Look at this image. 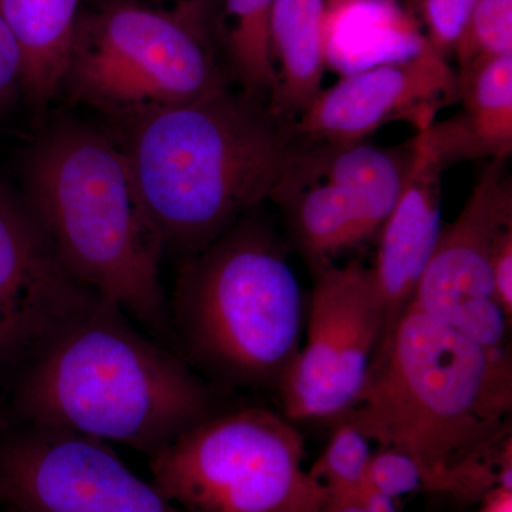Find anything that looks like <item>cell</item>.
Returning <instances> with one entry per match:
<instances>
[{"mask_svg":"<svg viewBox=\"0 0 512 512\" xmlns=\"http://www.w3.org/2000/svg\"><path fill=\"white\" fill-rule=\"evenodd\" d=\"M97 298L35 353L20 390L36 426L148 456L215 413L207 384Z\"/></svg>","mask_w":512,"mask_h":512,"instance_id":"obj_3","label":"cell"},{"mask_svg":"<svg viewBox=\"0 0 512 512\" xmlns=\"http://www.w3.org/2000/svg\"><path fill=\"white\" fill-rule=\"evenodd\" d=\"M315 512H383L367 503L362 493L350 497H326Z\"/></svg>","mask_w":512,"mask_h":512,"instance_id":"obj_28","label":"cell"},{"mask_svg":"<svg viewBox=\"0 0 512 512\" xmlns=\"http://www.w3.org/2000/svg\"><path fill=\"white\" fill-rule=\"evenodd\" d=\"M508 158H493L456 220L441 228L412 305L484 348L511 355V322L493 295L491 261L512 229Z\"/></svg>","mask_w":512,"mask_h":512,"instance_id":"obj_9","label":"cell"},{"mask_svg":"<svg viewBox=\"0 0 512 512\" xmlns=\"http://www.w3.org/2000/svg\"><path fill=\"white\" fill-rule=\"evenodd\" d=\"M366 487L397 501L424 490L423 473L412 457L392 447L373 451L367 468Z\"/></svg>","mask_w":512,"mask_h":512,"instance_id":"obj_23","label":"cell"},{"mask_svg":"<svg viewBox=\"0 0 512 512\" xmlns=\"http://www.w3.org/2000/svg\"><path fill=\"white\" fill-rule=\"evenodd\" d=\"M293 229L313 274L333 265V258L379 231L355 195L329 183L299 195Z\"/></svg>","mask_w":512,"mask_h":512,"instance_id":"obj_19","label":"cell"},{"mask_svg":"<svg viewBox=\"0 0 512 512\" xmlns=\"http://www.w3.org/2000/svg\"><path fill=\"white\" fill-rule=\"evenodd\" d=\"M326 0H275L271 16L272 60L279 63L269 109L281 119L302 114L320 93L326 57Z\"/></svg>","mask_w":512,"mask_h":512,"instance_id":"obj_17","label":"cell"},{"mask_svg":"<svg viewBox=\"0 0 512 512\" xmlns=\"http://www.w3.org/2000/svg\"><path fill=\"white\" fill-rule=\"evenodd\" d=\"M0 493L18 512H185L103 441L45 426L0 453Z\"/></svg>","mask_w":512,"mask_h":512,"instance_id":"obj_10","label":"cell"},{"mask_svg":"<svg viewBox=\"0 0 512 512\" xmlns=\"http://www.w3.org/2000/svg\"><path fill=\"white\" fill-rule=\"evenodd\" d=\"M457 96L458 77L429 43L410 59L350 74L320 90L293 131L320 144L359 143L396 120L412 121L421 131Z\"/></svg>","mask_w":512,"mask_h":512,"instance_id":"obj_12","label":"cell"},{"mask_svg":"<svg viewBox=\"0 0 512 512\" xmlns=\"http://www.w3.org/2000/svg\"><path fill=\"white\" fill-rule=\"evenodd\" d=\"M154 485L185 512H315L301 431L264 407L212 413L150 456Z\"/></svg>","mask_w":512,"mask_h":512,"instance_id":"obj_7","label":"cell"},{"mask_svg":"<svg viewBox=\"0 0 512 512\" xmlns=\"http://www.w3.org/2000/svg\"><path fill=\"white\" fill-rule=\"evenodd\" d=\"M474 3L476 0H424L430 29L429 43L441 55L444 56V52L460 42Z\"/></svg>","mask_w":512,"mask_h":512,"instance_id":"obj_24","label":"cell"},{"mask_svg":"<svg viewBox=\"0 0 512 512\" xmlns=\"http://www.w3.org/2000/svg\"><path fill=\"white\" fill-rule=\"evenodd\" d=\"M511 414L512 355L410 306L340 420L412 457L424 491L480 504L495 488H512Z\"/></svg>","mask_w":512,"mask_h":512,"instance_id":"obj_1","label":"cell"},{"mask_svg":"<svg viewBox=\"0 0 512 512\" xmlns=\"http://www.w3.org/2000/svg\"><path fill=\"white\" fill-rule=\"evenodd\" d=\"M443 168L424 128L413 140L412 163L399 201L380 228L379 251L372 268L384 312L380 346L412 305L421 275L439 241L443 228L440 211Z\"/></svg>","mask_w":512,"mask_h":512,"instance_id":"obj_13","label":"cell"},{"mask_svg":"<svg viewBox=\"0 0 512 512\" xmlns=\"http://www.w3.org/2000/svg\"><path fill=\"white\" fill-rule=\"evenodd\" d=\"M323 45L326 64L350 76L419 55L429 40L394 0H330Z\"/></svg>","mask_w":512,"mask_h":512,"instance_id":"obj_15","label":"cell"},{"mask_svg":"<svg viewBox=\"0 0 512 512\" xmlns=\"http://www.w3.org/2000/svg\"><path fill=\"white\" fill-rule=\"evenodd\" d=\"M80 0H0V16L18 42L22 93L36 111L62 89L79 25Z\"/></svg>","mask_w":512,"mask_h":512,"instance_id":"obj_16","label":"cell"},{"mask_svg":"<svg viewBox=\"0 0 512 512\" xmlns=\"http://www.w3.org/2000/svg\"><path fill=\"white\" fill-rule=\"evenodd\" d=\"M323 153H308L292 158L285 180L299 175H325L326 183L355 195L377 228L393 211L402 194L413 157V140L404 151L383 150L366 144H326Z\"/></svg>","mask_w":512,"mask_h":512,"instance_id":"obj_18","label":"cell"},{"mask_svg":"<svg viewBox=\"0 0 512 512\" xmlns=\"http://www.w3.org/2000/svg\"><path fill=\"white\" fill-rule=\"evenodd\" d=\"M124 2L138 3L140 0H124ZM146 2H150L148 8L201 20L202 0H144L141 5H146Z\"/></svg>","mask_w":512,"mask_h":512,"instance_id":"obj_27","label":"cell"},{"mask_svg":"<svg viewBox=\"0 0 512 512\" xmlns=\"http://www.w3.org/2000/svg\"><path fill=\"white\" fill-rule=\"evenodd\" d=\"M456 47L461 72L477 60L512 55V0H476Z\"/></svg>","mask_w":512,"mask_h":512,"instance_id":"obj_22","label":"cell"},{"mask_svg":"<svg viewBox=\"0 0 512 512\" xmlns=\"http://www.w3.org/2000/svg\"><path fill=\"white\" fill-rule=\"evenodd\" d=\"M23 60L18 42L0 16V104L22 92Z\"/></svg>","mask_w":512,"mask_h":512,"instance_id":"obj_25","label":"cell"},{"mask_svg":"<svg viewBox=\"0 0 512 512\" xmlns=\"http://www.w3.org/2000/svg\"><path fill=\"white\" fill-rule=\"evenodd\" d=\"M275 0H225L228 50L241 90L269 103L276 86L271 50Z\"/></svg>","mask_w":512,"mask_h":512,"instance_id":"obj_20","label":"cell"},{"mask_svg":"<svg viewBox=\"0 0 512 512\" xmlns=\"http://www.w3.org/2000/svg\"><path fill=\"white\" fill-rule=\"evenodd\" d=\"M373 451L372 440L362 431L349 421H336L325 450L308 470L309 476L323 488L326 497L362 493Z\"/></svg>","mask_w":512,"mask_h":512,"instance_id":"obj_21","label":"cell"},{"mask_svg":"<svg viewBox=\"0 0 512 512\" xmlns=\"http://www.w3.org/2000/svg\"><path fill=\"white\" fill-rule=\"evenodd\" d=\"M128 167L164 251L188 258L210 247L291 168L293 127L268 101L227 86L200 100L119 121Z\"/></svg>","mask_w":512,"mask_h":512,"instance_id":"obj_2","label":"cell"},{"mask_svg":"<svg viewBox=\"0 0 512 512\" xmlns=\"http://www.w3.org/2000/svg\"><path fill=\"white\" fill-rule=\"evenodd\" d=\"M200 22L124 0L80 16L60 90L114 123L217 92L227 83Z\"/></svg>","mask_w":512,"mask_h":512,"instance_id":"obj_6","label":"cell"},{"mask_svg":"<svg viewBox=\"0 0 512 512\" xmlns=\"http://www.w3.org/2000/svg\"><path fill=\"white\" fill-rule=\"evenodd\" d=\"M26 202L80 284L147 328L167 329L163 241L113 138L82 124L52 128L30 157Z\"/></svg>","mask_w":512,"mask_h":512,"instance_id":"obj_4","label":"cell"},{"mask_svg":"<svg viewBox=\"0 0 512 512\" xmlns=\"http://www.w3.org/2000/svg\"><path fill=\"white\" fill-rule=\"evenodd\" d=\"M384 312L372 268L329 265L315 274L301 350L278 389L295 421H338L362 396Z\"/></svg>","mask_w":512,"mask_h":512,"instance_id":"obj_8","label":"cell"},{"mask_svg":"<svg viewBox=\"0 0 512 512\" xmlns=\"http://www.w3.org/2000/svg\"><path fill=\"white\" fill-rule=\"evenodd\" d=\"M251 215L183 259L174 326L188 357L208 375L278 392L301 350L305 302L281 242Z\"/></svg>","mask_w":512,"mask_h":512,"instance_id":"obj_5","label":"cell"},{"mask_svg":"<svg viewBox=\"0 0 512 512\" xmlns=\"http://www.w3.org/2000/svg\"><path fill=\"white\" fill-rule=\"evenodd\" d=\"M464 110L427 134L444 165L463 158H510L512 55L477 60L458 77Z\"/></svg>","mask_w":512,"mask_h":512,"instance_id":"obj_14","label":"cell"},{"mask_svg":"<svg viewBox=\"0 0 512 512\" xmlns=\"http://www.w3.org/2000/svg\"><path fill=\"white\" fill-rule=\"evenodd\" d=\"M476 512H512V488H495L485 495Z\"/></svg>","mask_w":512,"mask_h":512,"instance_id":"obj_29","label":"cell"},{"mask_svg":"<svg viewBox=\"0 0 512 512\" xmlns=\"http://www.w3.org/2000/svg\"><path fill=\"white\" fill-rule=\"evenodd\" d=\"M491 285L495 302L512 323V229L505 232L491 261Z\"/></svg>","mask_w":512,"mask_h":512,"instance_id":"obj_26","label":"cell"},{"mask_svg":"<svg viewBox=\"0 0 512 512\" xmlns=\"http://www.w3.org/2000/svg\"><path fill=\"white\" fill-rule=\"evenodd\" d=\"M97 298L67 271L28 202L0 188V360L36 353Z\"/></svg>","mask_w":512,"mask_h":512,"instance_id":"obj_11","label":"cell"}]
</instances>
